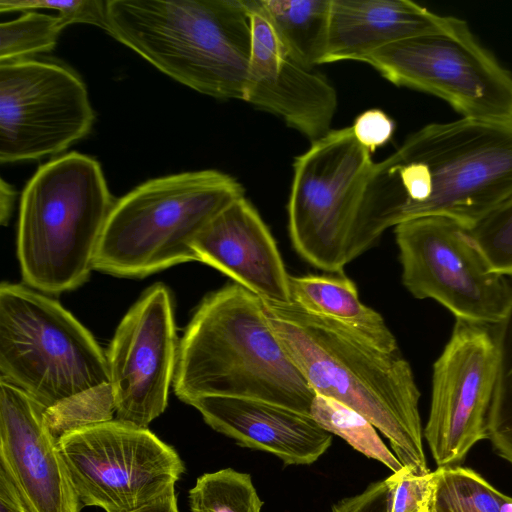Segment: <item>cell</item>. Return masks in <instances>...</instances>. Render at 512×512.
<instances>
[{"mask_svg": "<svg viewBox=\"0 0 512 512\" xmlns=\"http://www.w3.org/2000/svg\"><path fill=\"white\" fill-rule=\"evenodd\" d=\"M191 512H261L251 475L232 468L205 473L189 491Z\"/></svg>", "mask_w": 512, "mask_h": 512, "instance_id": "cell-24", "label": "cell"}, {"mask_svg": "<svg viewBox=\"0 0 512 512\" xmlns=\"http://www.w3.org/2000/svg\"><path fill=\"white\" fill-rule=\"evenodd\" d=\"M374 163L351 126L332 129L295 157L288 232L295 251L311 265L342 273L365 252L359 211Z\"/></svg>", "mask_w": 512, "mask_h": 512, "instance_id": "cell-8", "label": "cell"}, {"mask_svg": "<svg viewBox=\"0 0 512 512\" xmlns=\"http://www.w3.org/2000/svg\"><path fill=\"white\" fill-rule=\"evenodd\" d=\"M63 29L57 16L27 11L19 18L0 24V63L27 59L51 51Z\"/></svg>", "mask_w": 512, "mask_h": 512, "instance_id": "cell-26", "label": "cell"}, {"mask_svg": "<svg viewBox=\"0 0 512 512\" xmlns=\"http://www.w3.org/2000/svg\"><path fill=\"white\" fill-rule=\"evenodd\" d=\"M107 1L102 0H0V11L57 10L62 29L70 24L83 23L107 31Z\"/></svg>", "mask_w": 512, "mask_h": 512, "instance_id": "cell-29", "label": "cell"}, {"mask_svg": "<svg viewBox=\"0 0 512 512\" xmlns=\"http://www.w3.org/2000/svg\"><path fill=\"white\" fill-rule=\"evenodd\" d=\"M351 127L358 142L373 153L392 138L395 123L384 111L373 108L359 114Z\"/></svg>", "mask_w": 512, "mask_h": 512, "instance_id": "cell-31", "label": "cell"}, {"mask_svg": "<svg viewBox=\"0 0 512 512\" xmlns=\"http://www.w3.org/2000/svg\"><path fill=\"white\" fill-rule=\"evenodd\" d=\"M402 282L418 299H433L456 319L494 327L512 306V278L492 270L469 228L443 216L394 227Z\"/></svg>", "mask_w": 512, "mask_h": 512, "instance_id": "cell-10", "label": "cell"}, {"mask_svg": "<svg viewBox=\"0 0 512 512\" xmlns=\"http://www.w3.org/2000/svg\"><path fill=\"white\" fill-rule=\"evenodd\" d=\"M289 285L292 301L308 312L340 324L380 350H400L381 314L360 301L355 283L343 274L290 275Z\"/></svg>", "mask_w": 512, "mask_h": 512, "instance_id": "cell-20", "label": "cell"}, {"mask_svg": "<svg viewBox=\"0 0 512 512\" xmlns=\"http://www.w3.org/2000/svg\"><path fill=\"white\" fill-rule=\"evenodd\" d=\"M455 17L409 0H331L324 64L355 60L393 43L444 31Z\"/></svg>", "mask_w": 512, "mask_h": 512, "instance_id": "cell-19", "label": "cell"}, {"mask_svg": "<svg viewBox=\"0 0 512 512\" xmlns=\"http://www.w3.org/2000/svg\"><path fill=\"white\" fill-rule=\"evenodd\" d=\"M172 386L187 404L204 396L250 398L309 414L316 395L268 325L261 299L235 282L195 310L179 340Z\"/></svg>", "mask_w": 512, "mask_h": 512, "instance_id": "cell-3", "label": "cell"}, {"mask_svg": "<svg viewBox=\"0 0 512 512\" xmlns=\"http://www.w3.org/2000/svg\"><path fill=\"white\" fill-rule=\"evenodd\" d=\"M469 231L492 270L512 278V196Z\"/></svg>", "mask_w": 512, "mask_h": 512, "instance_id": "cell-28", "label": "cell"}, {"mask_svg": "<svg viewBox=\"0 0 512 512\" xmlns=\"http://www.w3.org/2000/svg\"><path fill=\"white\" fill-rule=\"evenodd\" d=\"M133 512H178L174 487H171L149 504Z\"/></svg>", "mask_w": 512, "mask_h": 512, "instance_id": "cell-34", "label": "cell"}, {"mask_svg": "<svg viewBox=\"0 0 512 512\" xmlns=\"http://www.w3.org/2000/svg\"><path fill=\"white\" fill-rule=\"evenodd\" d=\"M310 415L324 430L341 437L353 449L381 462L393 473L403 468L395 454L384 444L375 426L347 405L316 394Z\"/></svg>", "mask_w": 512, "mask_h": 512, "instance_id": "cell-23", "label": "cell"}, {"mask_svg": "<svg viewBox=\"0 0 512 512\" xmlns=\"http://www.w3.org/2000/svg\"><path fill=\"white\" fill-rule=\"evenodd\" d=\"M512 196V118L428 124L375 162L359 211L370 249L383 232L426 216L471 227Z\"/></svg>", "mask_w": 512, "mask_h": 512, "instance_id": "cell-1", "label": "cell"}, {"mask_svg": "<svg viewBox=\"0 0 512 512\" xmlns=\"http://www.w3.org/2000/svg\"><path fill=\"white\" fill-rule=\"evenodd\" d=\"M15 191L3 179L0 181V220L5 225L12 213Z\"/></svg>", "mask_w": 512, "mask_h": 512, "instance_id": "cell-35", "label": "cell"}, {"mask_svg": "<svg viewBox=\"0 0 512 512\" xmlns=\"http://www.w3.org/2000/svg\"><path fill=\"white\" fill-rule=\"evenodd\" d=\"M46 409L0 378V460L9 469L29 512H80Z\"/></svg>", "mask_w": 512, "mask_h": 512, "instance_id": "cell-16", "label": "cell"}, {"mask_svg": "<svg viewBox=\"0 0 512 512\" xmlns=\"http://www.w3.org/2000/svg\"><path fill=\"white\" fill-rule=\"evenodd\" d=\"M491 326L456 319L433 365L432 392L423 436L437 467L461 465L488 440V419L498 374Z\"/></svg>", "mask_w": 512, "mask_h": 512, "instance_id": "cell-13", "label": "cell"}, {"mask_svg": "<svg viewBox=\"0 0 512 512\" xmlns=\"http://www.w3.org/2000/svg\"><path fill=\"white\" fill-rule=\"evenodd\" d=\"M432 512H512V497L492 486L475 470L437 467Z\"/></svg>", "mask_w": 512, "mask_h": 512, "instance_id": "cell-22", "label": "cell"}, {"mask_svg": "<svg viewBox=\"0 0 512 512\" xmlns=\"http://www.w3.org/2000/svg\"><path fill=\"white\" fill-rule=\"evenodd\" d=\"M0 378L46 410L110 383L106 353L58 301L0 285Z\"/></svg>", "mask_w": 512, "mask_h": 512, "instance_id": "cell-7", "label": "cell"}, {"mask_svg": "<svg viewBox=\"0 0 512 512\" xmlns=\"http://www.w3.org/2000/svg\"><path fill=\"white\" fill-rule=\"evenodd\" d=\"M279 41L299 63L314 68L326 57L331 0H259Z\"/></svg>", "mask_w": 512, "mask_h": 512, "instance_id": "cell-21", "label": "cell"}, {"mask_svg": "<svg viewBox=\"0 0 512 512\" xmlns=\"http://www.w3.org/2000/svg\"><path fill=\"white\" fill-rule=\"evenodd\" d=\"M199 262L234 280L261 300L292 301L289 277L277 244L245 198L224 208L193 242Z\"/></svg>", "mask_w": 512, "mask_h": 512, "instance_id": "cell-17", "label": "cell"}, {"mask_svg": "<svg viewBox=\"0 0 512 512\" xmlns=\"http://www.w3.org/2000/svg\"><path fill=\"white\" fill-rule=\"evenodd\" d=\"M114 203L94 158L72 152L41 165L19 207L17 256L27 286L58 295L83 285Z\"/></svg>", "mask_w": 512, "mask_h": 512, "instance_id": "cell-5", "label": "cell"}, {"mask_svg": "<svg viewBox=\"0 0 512 512\" xmlns=\"http://www.w3.org/2000/svg\"><path fill=\"white\" fill-rule=\"evenodd\" d=\"M107 33L174 80L245 100L252 29L243 0H108Z\"/></svg>", "mask_w": 512, "mask_h": 512, "instance_id": "cell-4", "label": "cell"}, {"mask_svg": "<svg viewBox=\"0 0 512 512\" xmlns=\"http://www.w3.org/2000/svg\"><path fill=\"white\" fill-rule=\"evenodd\" d=\"M178 348L172 294L156 283L124 315L106 352L116 420L147 428L165 411Z\"/></svg>", "mask_w": 512, "mask_h": 512, "instance_id": "cell-14", "label": "cell"}, {"mask_svg": "<svg viewBox=\"0 0 512 512\" xmlns=\"http://www.w3.org/2000/svg\"><path fill=\"white\" fill-rule=\"evenodd\" d=\"M189 405L215 431L239 446L271 453L285 465H311L332 444V434L309 413L279 404L250 398L204 396Z\"/></svg>", "mask_w": 512, "mask_h": 512, "instance_id": "cell-18", "label": "cell"}, {"mask_svg": "<svg viewBox=\"0 0 512 512\" xmlns=\"http://www.w3.org/2000/svg\"><path fill=\"white\" fill-rule=\"evenodd\" d=\"M115 404L110 385L75 397L45 411L46 424L59 441L80 428L113 420Z\"/></svg>", "mask_w": 512, "mask_h": 512, "instance_id": "cell-27", "label": "cell"}, {"mask_svg": "<svg viewBox=\"0 0 512 512\" xmlns=\"http://www.w3.org/2000/svg\"><path fill=\"white\" fill-rule=\"evenodd\" d=\"M252 29L245 102L281 118L312 142L332 130L337 93L322 74L295 60L279 41L259 0H243Z\"/></svg>", "mask_w": 512, "mask_h": 512, "instance_id": "cell-15", "label": "cell"}, {"mask_svg": "<svg viewBox=\"0 0 512 512\" xmlns=\"http://www.w3.org/2000/svg\"><path fill=\"white\" fill-rule=\"evenodd\" d=\"M94 111L83 81L62 65L0 63V162L35 160L85 137Z\"/></svg>", "mask_w": 512, "mask_h": 512, "instance_id": "cell-12", "label": "cell"}, {"mask_svg": "<svg viewBox=\"0 0 512 512\" xmlns=\"http://www.w3.org/2000/svg\"><path fill=\"white\" fill-rule=\"evenodd\" d=\"M391 487L387 512H432L436 472L414 473L409 467L390 475Z\"/></svg>", "mask_w": 512, "mask_h": 512, "instance_id": "cell-30", "label": "cell"}, {"mask_svg": "<svg viewBox=\"0 0 512 512\" xmlns=\"http://www.w3.org/2000/svg\"><path fill=\"white\" fill-rule=\"evenodd\" d=\"M361 62L394 85L443 99L465 118H512V73L462 19L455 17L444 31L385 46Z\"/></svg>", "mask_w": 512, "mask_h": 512, "instance_id": "cell-9", "label": "cell"}, {"mask_svg": "<svg viewBox=\"0 0 512 512\" xmlns=\"http://www.w3.org/2000/svg\"><path fill=\"white\" fill-rule=\"evenodd\" d=\"M261 301L268 325L315 394L359 412L388 439L403 466L429 473L420 392L400 350H380L294 301Z\"/></svg>", "mask_w": 512, "mask_h": 512, "instance_id": "cell-2", "label": "cell"}, {"mask_svg": "<svg viewBox=\"0 0 512 512\" xmlns=\"http://www.w3.org/2000/svg\"><path fill=\"white\" fill-rule=\"evenodd\" d=\"M245 196L234 177L199 170L148 180L115 201L93 270L141 278L198 261L193 242L224 208Z\"/></svg>", "mask_w": 512, "mask_h": 512, "instance_id": "cell-6", "label": "cell"}, {"mask_svg": "<svg viewBox=\"0 0 512 512\" xmlns=\"http://www.w3.org/2000/svg\"><path fill=\"white\" fill-rule=\"evenodd\" d=\"M80 504L133 512L175 486L184 472L177 452L147 428L111 420L58 441Z\"/></svg>", "mask_w": 512, "mask_h": 512, "instance_id": "cell-11", "label": "cell"}, {"mask_svg": "<svg viewBox=\"0 0 512 512\" xmlns=\"http://www.w3.org/2000/svg\"><path fill=\"white\" fill-rule=\"evenodd\" d=\"M0 512H29L9 469L1 460Z\"/></svg>", "mask_w": 512, "mask_h": 512, "instance_id": "cell-33", "label": "cell"}, {"mask_svg": "<svg viewBox=\"0 0 512 512\" xmlns=\"http://www.w3.org/2000/svg\"><path fill=\"white\" fill-rule=\"evenodd\" d=\"M498 347V374L488 419V440L512 466V306L493 327Z\"/></svg>", "mask_w": 512, "mask_h": 512, "instance_id": "cell-25", "label": "cell"}, {"mask_svg": "<svg viewBox=\"0 0 512 512\" xmlns=\"http://www.w3.org/2000/svg\"><path fill=\"white\" fill-rule=\"evenodd\" d=\"M390 476L369 484L361 493L336 502L331 512H387Z\"/></svg>", "mask_w": 512, "mask_h": 512, "instance_id": "cell-32", "label": "cell"}]
</instances>
